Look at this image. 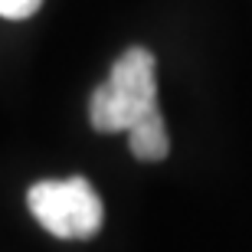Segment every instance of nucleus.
Here are the masks:
<instances>
[{"label": "nucleus", "instance_id": "1", "mask_svg": "<svg viewBox=\"0 0 252 252\" xmlns=\"http://www.w3.org/2000/svg\"><path fill=\"white\" fill-rule=\"evenodd\" d=\"M158 112V63L144 46L125 49L89 102L92 128L102 134L128 131L144 115Z\"/></svg>", "mask_w": 252, "mask_h": 252}, {"label": "nucleus", "instance_id": "4", "mask_svg": "<svg viewBox=\"0 0 252 252\" xmlns=\"http://www.w3.org/2000/svg\"><path fill=\"white\" fill-rule=\"evenodd\" d=\"M43 7V0H0V17L7 20H27Z\"/></svg>", "mask_w": 252, "mask_h": 252}, {"label": "nucleus", "instance_id": "2", "mask_svg": "<svg viewBox=\"0 0 252 252\" xmlns=\"http://www.w3.org/2000/svg\"><path fill=\"white\" fill-rule=\"evenodd\" d=\"M30 213L56 239H92L102 229V196L85 177L39 180L27 193Z\"/></svg>", "mask_w": 252, "mask_h": 252}, {"label": "nucleus", "instance_id": "3", "mask_svg": "<svg viewBox=\"0 0 252 252\" xmlns=\"http://www.w3.org/2000/svg\"><path fill=\"white\" fill-rule=\"evenodd\" d=\"M128 148L131 154L138 160H148V164H154V160H164L170 151V138H167V125H164V118H160V112H151L144 115L138 125H131L128 131Z\"/></svg>", "mask_w": 252, "mask_h": 252}]
</instances>
